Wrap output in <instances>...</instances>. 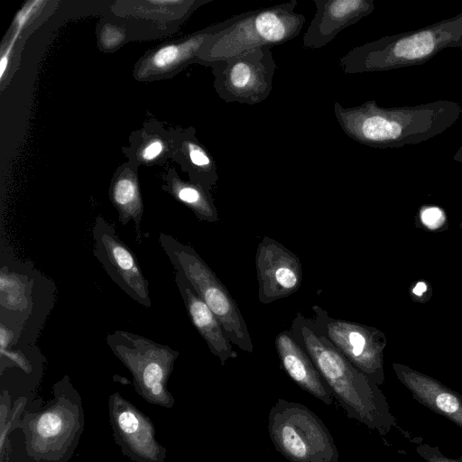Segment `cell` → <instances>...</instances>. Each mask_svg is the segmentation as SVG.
Masks as SVG:
<instances>
[{
  "label": "cell",
  "mask_w": 462,
  "mask_h": 462,
  "mask_svg": "<svg viewBox=\"0 0 462 462\" xmlns=\"http://www.w3.org/2000/svg\"><path fill=\"white\" fill-rule=\"evenodd\" d=\"M427 291L426 283L420 282L412 290V292L417 296H421Z\"/></svg>",
  "instance_id": "83f0119b"
},
{
  "label": "cell",
  "mask_w": 462,
  "mask_h": 462,
  "mask_svg": "<svg viewBox=\"0 0 462 462\" xmlns=\"http://www.w3.org/2000/svg\"><path fill=\"white\" fill-rule=\"evenodd\" d=\"M162 189L190 209L199 220L209 223L219 220L211 190L198 183L182 180L175 167L162 175Z\"/></svg>",
  "instance_id": "603a6c76"
},
{
  "label": "cell",
  "mask_w": 462,
  "mask_h": 462,
  "mask_svg": "<svg viewBox=\"0 0 462 462\" xmlns=\"http://www.w3.org/2000/svg\"><path fill=\"white\" fill-rule=\"evenodd\" d=\"M171 160L177 162L189 180L211 190L218 180L217 164L209 151L199 141L192 126L178 128Z\"/></svg>",
  "instance_id": "ffe728a7"
},
{
  "label": "cell",
  "mask_w": 462,
  "mask_h": 462,
  "mask_svg": "<svg viewBox=\"0 0 462 462\" xmlns=\"http://www.w3.org/2000/svg\"><path fill=\"white\" fill-rule=\"evenodd\" d=\"M258 300L263 304L296 292L302 281V265L297 254L277 240L264 236L255 254Z\"/></svg>",
  "instance_id": "5bb4252c"
},
{
  "label": "cell",
  "mask_w": 462,
  "mask_h": 462,
  "mask_svg": "<svg viewBox=\"0 0 462 462\" xmlns=\"http://www.w3.org/2000/svg\"><path fill=\"white\" fill-rule=\"evenodd\" d=\"M420 220L429 228H438L443 224L445 216L437 207H426L420 211Z\"/></svg>",
  "instance_id": "4316f807"
},
{
  "label": "cell",
  "mask_w": 462,
  "mask_h": 462,
  "mask_svg": "<svg viewBox=\"0 0 462 462\" xmlns=\"http://www.w3.org/2000/svg\"><path fill=\"white\" fill-rule=\"evenodd\" d=\"M274 345L282 366L290 378L325 404H332V393L309 355L292 337L290 329L281 331Z\"/></svg>",
  "instance_id": "ac0fdd59"
},
{
  "label": "cell",
  "mask_w": 462,
  "mask_h": 462,
  "mask_svg": "<svg viewBox=\"0 0 462 462\" xmlns=\"http://www.w3.org/2000/svg\"><path fill=\"white\" fill-rule=\"evenodd\" d=\"M93 254L110 279L132 300L150 308L148 281L133 251L120 239L114 226L99 215L92 226Z\"/></svg>",
  "instance_id": "8fae6325"
},
{
  "label": "cell",
  "mask_w": 462,
  "mask_h": 462,
  "mask_svg": "<svg viewBox=\"0 0 462 462\" xmlns=\"http://www.w3.org/2000/svg\"><path fill=\"white\" fill-rule=\"evenodd\" d=\"M106 343L131 373L134 387L143 399L163 408L174 406L175 400L167 384L180 355L178 351L125 330L107 334Z\"/></svg>",
  "instance_id": "52a82bcc"
},
{
  "label": "cell",
  "mask_w": 462,
  "mask_h": 462,
  "mask_svg": "<svg viewBox=\"0 0 462 462\" xmlns=\"http://www.w3.org/2000/svg\"><path fill=\"white\" fill-rule=\"evenodd\" d=\"M52 393L41 410L22 417L25 449L36 462H67L84 429L81 398L68 375L53 384Z\"/></svg>",
  "instance_id": "277c9868"
},
{
  "label": "cell",
  "mask_w": 462,
  "mask_h": 462,
  "mask_svg": "<svg viewBox=\"0 0 462 462\" xmlns=\"http://www.w3.org/2000/svg\"><path fill=\"white\" fill-rule=\"evenodd\" d=\"M334 114L349 138L384 149L417 144L440 134L457 121L462 107L451 100L398 107H383L369 100L352 107L335 102Z\"/></svg>",
  "instance_id": "6da1fadb"
},
{
  "label": "cell",
  "mask_w": 462,
  "mask_h": 462,
  "mask_svg": "<svg viewBox=\"0 0 462 462\" xmlns=\"http://www.w3.org/2000/svg\"><path fill=\"white\" fill-rule=\"evenodd\" d=\"M159 243L174 270L181 273L217 316L232 344L252 353L254 346L236 300L196 250L171 235L160 233Z\"/></svg>",
  "instance_id": "8992f818"
},
{
  "label": "cell",
  "mask_w": 462,
  "mask_h": 462,
  "mask_svg": "<svg viewBox=\"0 0 462 462\" xmlns=\"http://www.w3.org/2000/svg\"><path fill=\"white\" fill-rule=\"evenodd\" d=\"M212 0H146L125 1L115 3V12H129L130 14L119 18L144 19L161 22L163 25L168 23L176 30L199 6Z\"/></svg>",
  "instance_id": "7402d4cb"
},
{
  "label": "cell",
  "mask_w": 462,
  "mask_h": 462,
  "mask_svg": "<svg viewBox=\"0 0 462 462\" xmlns=\"http://www.w3.org/2000/svg\"><path fill=\"white\" fill-rule=\"evenodd\" d=\"M398 379L413 399L462 429V395L429 375L394 364Z\"/></svg>",
  "instance_id": "2e32d148"
},
{
  "label": "cell",
  "mask_w": 462,
  "mask_h": 462,
  "mask_svg": "<svg viewBox=\"0 0 462 462\" xmlns=\"http://www.w3.org/2000/svg\"><path fill=\"white\" fill-rule=\"evenodd\" d=\"M268 430L276 450L291 462H338L328 430L301 403L278 399L268 415Z\"/></svg>",
  "instance_id": "ba28073f"
},
{
  "label": "cell",
  "mask_w": 462,
  "mask_h": 462,
  "mask_svg": "<svg viewBox=\"0 0 462 462\" xmlns=\"http://www.w3.org/2000/svg\"><path fill=\"white\" fill-rule=\"evenodd\" d=\"M178 128H169L158 120L145 121L129 135L127 146L122 147L127 162L139 166L160 165L171 159Z\"/></svg>",
  "instance_id": "d6986e66"
},
{
  "label": "cell",
  "mask_w": 462,
  "mask_h": 462,
  "mask_svg": "<svg viewBox=\"0 0 462 462\" xmlns=\"http://www.w3.org/2000/svg\"><path fill=\"white\" fill-rule=\"evenodd\" d=\"M98 49L105 53L116 51L135 37L131 24L119 17L104 16L96 29Z\"/></svg>",
  "instance_id": "cb8c5ba5"
},
{
  "label": "cell",
  "mask_w": 462,
  "mask_h": 462,
  "mask_svg": "<svg viewBox=\"0 0 462 462\" xmlns=\"http://www.w3.org/2000/svg\"><path fill=\"white\" fill-rule=\"evenodd\" d=\"M297 0L233 15L231 23L211 35L201 46L199 58L209 62L236 56L261 47L283 44L296 38L305 23L295 12Z\"/></svg>",
  "instance_id": "5b68a950"
},
{
  "label": "cell",
  "mask_w": 462,
  "mask_h": 462,
  "mask_svg": "<svg viewBox=\"0 0 462 462\" xmlns=\"http://www.w3.org/2000/svg\"><path fill=\"white\" fill-rule=\"evenodd\" d=\"M109 199L118 213L122 226L134 222L136 240L142 242L141 222L143 215L138 168L125 162L115 171L109 186Z\"/></svg>",
  "instance_id": "44dd1931"
},
{
  "label": "cell",
  "mask_w": 462,
  "mask_h": 462,
  "mask_svg": "<svg viewBox=\"0 0 462 462\" xmlns=\"http://www.w3.org/2000/svg\"><path fill=\"white\" fill-rule=\"evenodd\" d=\"M109 422L116 443L133 462H164L166 448L156 439L154 424L119 393L108 398Z\"/></svg>",
  "instance_id": "7c38bea8"
},
{
  "label": "cell",
  "mask_w": 462,
  "mask_h": 462,
  "mask_svg": "<svg viewBox=\"0 0 462 462\" xmlns=\"http://www.w3.org/2000/svg\"><path fill=\"white\" fill-rule=\"evenodd\" d=\"M290 331L349 418L376 430L381 436L397 427L396 418L378 384L350 363L328 339L317 335L301 312L296 314Z\"/></svg>",
  "instance_id": "7a4b0ae2"
},
{
  "label": "cell",
  "mask_w": 462,
  "mask_h": 462,
  "mask_svg": "<svg viewBox=\"0 0 462 462\" xmlns=\"http://www.w3.org/2000/svg\"><path fill=\"white\" fill-rule=\"evenodd\" d=\"M307 318L310 328L324 337L350 363L375 383L384 381L383 368V335L376 328L331 317L318 304Z\"/></svg>",
  "instance_id": "30bf717a"
},
{
  "label": "cell",
  "mask_w": 462,
  "mask_h": 462,
  "mask_svg": "<svg viewBox=\"0 0 462 462\" xmlns=\"http://www.w3.org/2000/svg\"><path fill=\"white\" fill-rule=\"evenodd\" d=\"M416 452L426 462H462V454L457 458H451L444 455L438 447L428 443H420Z\"/></svg>",
  "instance_id": "484cf974"
},
{
  "label": "cell",
  "mask_w": 462,
  "mask_h": 462,
  "mask_svg": "<svg viewBox=\"0 0 462 462\" xmlns=\"http://www.w3.org/2000/svg\"><path fill=\"white\" fill-rule=\"evenodd\" d=\"M448 48L462 50V12L355 47L339 59V66L345 74L387 71L422 64Z\"/></svg>",
  "instance_id": "3957f363"
},
{
  "label": "cell",
  "mask_w": 462,
  "mask_h": 462,
  "mask_svg": "<svg viewBox=\"0 0 462 462\" xmlns=\"http://www.w3.org/2000/svg\"><path fill=\"white\" fill-rule=\"evenodd\" d=\"M316 13L303 35L306 49H319L339 32L368 16L374 10V0H313Z\"/></svg>",
  "instance_id": "9a60e30c"
},
{
  "label": "cell",
  "mask_w": 462,
  "mask_h": 462,
  "mask_svg": "<svg viewBox=\"0 0 462 462\" xmlns=\"http://www.w3.org/2000/svg\"><path fill=\"white\" fill-rule=\"evenodd\" d=\"M453 159H454V161L462 163V144L460 145V147L457 149V151L454 154Z\"/></svg>",
  "instance_id": "f1b7e54d"
},
{
  "label": "cell",
  "mask_w": 462,
  "mask_h": 462,
  "mask_svg": "<svg viewBox=\"0 0 462 462\" xmlns=\"http://www.w3.org/2000/svg\"><path fill=\"white\" fill-rule=\"evenodd\" d=\"M232 20L233 15L226 20L147 51L134 64L133 70L134 79L140 82L168 79L179 74L189 65L205 66L199 58L201 46L211 35L228 26Z\"/></svg>",
  "instance_id": "4fadbf2b"
},
{
  "label": "cell",
  "mask_w": 462,
  "mask_h": 462,
  "mask_svg": "<svg viewBox=\"0 0 462 462\" xmlns=\"http://www.w3.org/2000/svg\"><path fill=\"white\" fill-rule=\"evenodd\" d=\"M51 3L42 0L26 2L14 15L7 34L22 41V37L28 34L29 30L36 25L37 22H41L45 14L44 11L51 10L48 6Z\"/></svg>",
  "instance_id": "d4e9b609"
},
{
  "label": "cell",
  "mask_w": 462,
  "mask_h": 462,
  "mask_svg": "<svg viewBox=\"0 0 462 462\" xmlns=\"http://www.w3.org/2000/svg\"><path fill=\"white\" fill-rule=\"evenodd\" d=\"M208 67L212 69L213 87L221 99L256 105L271 94L277 65L271 48L261 47L209 62Z\"/></svg>",
  "instance_id": "9c48e42d"
},
{
  "label": "cell",
  "mask_w": 462,
  "mask_h": 462,
  "mask_svg": "<svg viewBox=\"0 0 462 462\" xmlns=\"http://www.w3.org/2000/svg\"><path fill=\"white\" fill-rule=\"evenodd\" d=\"M174 281L188 315L207 343L209 351L218 357L223 365L228 359L236 358L237 353L233 349V344L217 316L196 293L181 273L174 272Z\"/></svg>",
  "instance_id": "e0dca14e"
}]
</instances>
